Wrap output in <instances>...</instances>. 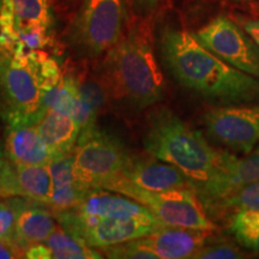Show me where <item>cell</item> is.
<instances>
[{
  "instance_id": "6da1fadb",
  "label": "cell",
  "mask_w": 259,
  "mask_h": 259,
  "mask_svg": "<svg viewBox=\"0 0 259 259\" xmlns=\"http://www.w3.org/2000/svg\"><path fill=\"white\" fill-rule=\"evenodd\" d=\"M161 53L178 82L210 101L222 106L259 101V79L215 56L196 34L166 29L161 36Z\"/></svg>"
},
{
  "instance_id": "7a4b0ae2",
  "label": "cell",
  "mask_w": 259,
  "mask_h": 259,
  "mask_svg": "<svg viewBox=\"0 0 259 259\" xmlns=\"http://www.w3.org/2000/svg\"><path fill=\"white\" fill-rule=\"evenodd\" d=\"M99 76L108 93L109 102L125 111H144L163 99V74L145 25L128 28L107 52Z\"/></svg>"
},
{
  "instance_id": "3957f363",
  "label": "cell",
  "mask_w": 259,
  "mask_h": 259,
  "mask_svg": "<svg viewBox=\"0 0 259 259\" xmlns=\"http://www.w3.org/2000/svg\"><path fill=\"white\" fill-rule=\"evenodd\" d=\"M143 145L150 156L183 170L192 180V189L211 180L232 156L215 150L200 132L166 107L149 114Z\"/></svg>"
},
{
  "instance_id": "277c9868",
  "label": "cell",
  "mask_w": 259,
  "mask_h": 259,
  "mask_svg": "<svg viewBox=\"0 0 259 259\" xmlns=\"http://www.w3.org/2000/svg\"><path fill=\"white\" fill-rule=\"evenodd\" d=\"M45 111L27 54L0 52V120L6 126L35 125Z\"/></svg>"
},
{
  "instance_id": "5b68a950",
  "label": "cell",
  "mask_w": 259,
  "mask_h": 259,
  "mask_svg": "<svg viewBox=\"0 0 259 259\" xmlns=\"http://www.w3.org/2000/svg\"><path fill=\"white\" fill-rule=\"evenodd\" d=\"M143 204L164 226L215 231L218 227L193 189L147 191L134 186L118 177L103 187Z\"/></svg>"
},
{
  "instance_id": "8992f818",
  "label": "cell",
  "mask_w": 259,
  "mask_h": 259,
  "mask_svg": "<svg viewBox=\"0 0 259 259\" xmlns=\"http://www.w3.org/2000/svg\"><path fill=\"white\" fill-rule=\"evenodd\" d=\"M72 157L79 186L90 190L103 189L118 178L132 156L118 138L94 126L80 131Z\"/></svg>"
},
{
  "instance_id": "52a82bcc",
  "label": "cell",
  "mask_w": 259,
  "mask_h": 259,
  "mask_svg": "<svg viewBox=\"0 0 259 259\" xmlns=\"http://www.w3.org/2000/svg\"><path fill=\"white\" fill-rule=\"evenodd\" d=\"M125 0H84L72 23V45L83 57L108 52L122 36Z\"/></svg>"
},
{
  "instance_id": "ba28073f",
  "label": "cell",
  "mask_w": 259,
  "mask_h": 259,
  "mask_svg": "<svg viewBox=\"0 0 259 259\" xmlns=\"http://www.w3.org/2000/svg\"><path fill=\"white\" fill-rule=\"evenodd\" d=\"M204 47L235 69L259 79V46L231 18L219 16L196 32Z\"/></svg>"
},
{
  "instance_id": "9c48e42d",
  "label": "cell",
  "mask_w": 259,
  "mask_h": 259,
  "mask_svg": "<svg viewBox=\"0 0 259 259\" xmlns=\"http://www.w3.org/2000/svg\"><path fill=\"white\" fill-rule=\"evenodd\" d=\"M215 141L242 154L259 143V105H227L210 109L203 118Z\"/></svg>"
},
{
  "instance_id": "30bf717a",
  "label": "cell",
  "mask_w": 259,
  "mask_h": 259,
  "mask_svg": "<svg viewBox=\"0 0 259 259\" xmlns=\"http://www.w3.org/2000/svg\"><path fill=\"white\" fill-rule=\"evenodd\" d=\"M164 225L154 213L142 216H127L100 220L73 233L96 250H105L112 246L143 238L157 231ZM72 234V233H71Z\"/></svg>"
},
{
  "instance_id": "8fae6325",
  "label": "cell",
  "mask_w": 259,
  "mask_h": 259,
  "mask_svg": "<svg viewBox=\"0 0 259 259\" xmlns=\"http://www.w3.org/2000/svg\"><path fill=\"white\" fill-rule=\"evenodd\" d=\"M257 180H259V153L247 158H238L232 155L211 180L194 185L193 190L198 194L206 211L212 212L223 199Z\"/></svg>"
},
{
  "instance_id": "7c38bea8",
  "label": "cell",
  "mask_w": 259,
  "mask_h": 259,
  "mask_svg": "<svg viewBox=\"0 0 259 259\" xmlns=\"http://www.w3.org/2000/svg\"><path fill=\"white\" fill-rule=\"evenodd\" d=\"M52 192L51 174L42 164H18L5 158L0 167V198L21 197L48 205Z\"/></svg>"
},
{
  "instance_id": "4fadbf2b",
  "label": "cell",
  "mask_w": 259,
  "mask_h": 259,
  "mask_svg": "<svg viewBox=\"0 0 259 259\" xmlns=\"http://www.w3.org/2000/svg\"><path fill=\"white\" fill-rule=\"evenodd\" d=\"M212 231L163 226L147 236L134 240L135 245L149 252L155 259L193 258L208 244Z\"/></svg>"
},
{
  "instance_id": "5bb4252c",
  "label": "cell",
  "mask_w": 259,
  "mask_h": 259,
  "mask_svg": "<svg viewBox=\"0 0 259 259\" xmlns=\"http://www.w3.org/2000/svg\"><path fill=\"white\" fill-rule=\"evenodd\" d=\"M52 25V0H0V52H9L21 29Z\"/></svg>"
},
{
  "instance_id": "9a60e30c",
  "label": "cell",
  "mask_w": 259,
  "mask_h": 259,
  "mask_svg": "<svg viewBox=\"0 0 259 259\" xmlns=\"http://www.w3.org/2000/svg\"><path fill=\"white\" fill-rule=\"evenodd\" d=\"M119 177L147 191L192 189V180L183 170L157 158L132 156L127 167Z\"/></svg>"
},
{
  "instance_id": "2e32d148",
  "label": "cell",
  "mask_w": 259,
  "mask_h": 259,
  "mask_svg": "<svg viewBox=\"0 0 259 259\" xmlns=\"http://www.w3.org/2000/svg\"><path fill=\"white\" fill-rule=\"evenodd\" d=\"M42 103L46 108L73 118L79 124L80 131L96 126L97 115L82 99L79 83L71 74H63L57 85L42 94Z\"/></svg>"
},
{
  "instance_id": "e0dca14e",
  "label": "cell",
  "mask_w": 259,
  "mask_h": 259,
  "mask_svg": "<svg viewBox=\"0 0 259 259\" xmlns=\"http://www.w3.org/2000/svg\"><path fill=\"white\" fill-rule=\"evenodd\" d=\"M5 155L10 161L18 164L47 166L53 158L36 125L6 126Z\"/></svg>"
},
{
  "instance_id": "ac0fdd59",
  "label": "cell",
  "mask_w": 259,
  "mask_h": 259,
  "mask_svg": "<svg viewBox=\"0 0 259 259\" xmlns=\"http://www.w3.org/2000/svg\"><path fill=\"white\" fill-rule=\"evenodd\" d=\"M47 167L52 180V192L48 206L53 210V212L73 209L88 190H83L76 179L72 154L53 157Z\"/></svg>"
},
{
  "instance_id": "d6986e66",
  "label": "cell",
  "mask_w": 259,
  "mask_h": 259,
  "mask_svg": "<svg viewBox=\"0 0 259 259\" xmlns=\"http://www.w3.org/2000/svg\"><path fill=\"white\" fill-rule=\"evenodd\" d=\"M35 125L53 157L73 153L80 135V126L73 118L46 108Z\"/></svg>"
},
{
  "instance_id": "ffe728a7",
  "label": "cell",
  "mask_w": 259,
  "mask_h": 259,
  "mask_svg": "<svg viewBox=\"0 0 259 259\" xmlns=\"http://www.w3.org/2000/svg\"><path fill=\"white\" fill-rule=\"evenodd\" d=\"M24 200L16 216L12 238L25 251L31 245L45 242L58 225L54 213L42 206H35V202Z\"/></svg>"
},
{
  "instance_id": "44dd1931",
  "label": "cell",
  "mask_w": 259,
  "mask_h": 259,
  "mask_svg": "<svg viewBox=\"0 0 259 259\" xmlns=\"http://www.w3.org/2000/svg\"><path fill=\"white\" fill-rule=\"evenodd\" d=\"M51 250L52 259H100L102 252L92 247L79 239L71 234L61 226H58L48 239L45 241Z\"/></svg>"
},
{
  "instance_id": "7402d4cb",
  "label": "cell",
  "mask_w": 259,
  "mask_h": 259,
  "mask_svg": "<svg viewBox=\"0 0 259 259\" xmlns=\"http://www.w3.org/2000/svg\"><path fill=\"white\" fill-rule=\"evenodd\" d=\"M229 232L239 244L259 253V210H241L233 213Z\"/></svg>"
},
{
  "instance_id": "603a6c76",
  "label": "cell",
  "mask_w": 259,
  "mask_h": 259,
  "mask_svg": "<svg viewBox=\"0 0 259 259\" xmlns=\"http://www.w3.org/2000/svg\"><path fill=\"white\" fill-rule=\"evenodd\" d=\"M27 59L29 66L36 76L42 94L60 82L63 73H61L59 66L56 60L48 57V54L45 53L44 51H29L27 53Z\"/></svg>"
},
{
  "instance_id": "cb8c5ba5",
  "label": "cell",
  "mask_w": 259,
  "mask_h": 259,
  "mask_svg": "<svg viewBox=\"0 0 259 259\" xmlns=\"http://www.w3.org/2000/svg\"><path fill=\"white\" fill-rule=\"evenodd\" d=\"M241 210H259V180L248 184L223 199L212 212H234Z\"/></svg>"
},
{
  "instance_id": "d4e9b609",
  "label": "cell",
  "mask_w": 259,
  "mask_h": 259,
  "mask_svg": "<svg viewBox=\"0 0 259 259\" xmlns=\"http://www.w3.org/2000/svg\"><path fill=\"white\" fill-rule=\"evenodd\" d=\"M79 83V93L82 99L90 106L96 115L105 108L109 102V96L102 79L97 74L96 77L83 79Z\"/></svg>"
},
{
  "instance_id": "484cf974",
  "label": "cell",
  "mask_w": 259,
  "mask_h": 259,
  "mask_svg": "<svg viewBox=\"0 0 259 259\" xmlns=\"http://www.w3.org/2000/svg\"><path fill=\"white\" fill-rule=\"evenodd\" d=\"M242 253L231 244H205L193 255L194 259H235Z\"/></svg>"
},
{
  "instance_id": "4316f807",
  "label": "cell",
  "mask_w": 259,
  "mask_h": 259,
  "mask_svg": "<svg viewBox=\"0 0 259 259\" xmlns=\"http://www.w3.org/2000/svg\"><path fill=\"white\" fill-rule=\"evenodd\" d=\"M25 257V251L12 236L0 238V259H14Z\"/></svg>"
},
{
  "instance_id": "83f0119b",
  "label": "cell",
  "mask_w": 259,
  "mask_h": 259,
  "mask_svg": "<svg viewBox=\"0 0 259 259\" xmlns=\"http://www.w3.org/2000/svg\"><path fill=\"white\" fill-rule=\"evenodd\" d=\"M25 258L29 259H52L51 250L45 242L31 245L25 250Z\"/></svg>"
},
{
  "instance_id": "f1b7e54d",
  "label": "cell",
  "mask_w": 259,
  "mask_h": 259,
  "mask_svg": "<svg viewBox=\"0 0 259 259\" xmlns=\"http://www.w3.org/2000/svg\"><path fill=\"white\" fill-rule=\"evenodd\" d=\"M242 28L253 37L259 46V19H247L242 23Z\"/></svg>"
},
{
  "instance_id": "f546056e",
  "label": "cell",
  "mask_w": 259,
  "mask_h": 259,
  "mask_svg": "<svg viewBox=\"0 0 259 259\" xmlns=\"http://www.w3.org/2000/svg\"><path fill=\"white\" fill-rule=\"evenodd\" d=\"M8 206V200H0V212Z\"/></svg>"
},
{
  "instance_id": "4dcf8cb0",
  "label": "cell",
  "mask_w": 259,
  "mask_h": 259,
  "mask_svg": "<svg viewBox=\"0 0 259 259\" xmlns=\"http://www.w3.org/2000/svg\"><path fill=\"white\" fill-rule=\"evenodd\" d=\"M5 157H4V153H3V149H2V145H0V167H2L3 162H4Z\"/></svg>"
},
{
  "instance_id": "1f68e13d",
  "label": "cell",
  "mask_w": 259,
  "mask_h": 259,
  "mask_svg": "<svg viewBox=\"0 0 259 259\" xmlns=\"http://www.w3.org/2000/svg\"><path fill=\"white\" fill-rule=\"evenodd\" d=\"M145 2L149 3V4H155V3H156L157 0H145Z\"/></svg>"
},
{
  "instance_id": "d6a6232c",
  "label": "cell",
  "mask_w": 259,
  "mask_h": 259,
  "mask_svg": "<svg viewBox=\"0 0 259 259\" xmlns=\"http://www.w3.org/2000/svg\"><path fill=\"white\" fill-rule=\"evenodd\" d=\"M235 2H251V0H235Z\"/></svg>"
}]
</instances>
